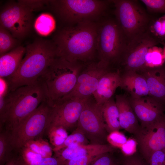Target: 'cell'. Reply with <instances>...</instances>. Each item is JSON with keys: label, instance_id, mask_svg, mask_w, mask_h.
Wrapping results in <instances>:
<instances>
[{"label": "cell", "instance_id": "obj_1", "mask_svg": "<svg viewBox=\"0 0 165 165\" xmlns=\"http://www.w3.org/2000/svg\"><path fill=\"white\" fill-rule=\"evenodd\" d=\"M98 26L94 22L88 20L59 31L53 40L57 56L83 64L94 61L97 52Z\"/></svg>", "mask_w": 165, "mask_h": 165}, {"label": "cell", "instance_id": "obj_2", "mask_svg": "<svg viewBox=\"0 0 165 165\" xmlns=\"http://www.w3.org/2000/svg\"><path fill=\"white\" fill-rule=\"evenodd\" d=\"M25 48V56L17 70L4 79L8 91L36 82L57 57L53 40L37 38Z\"/></svg>", "mask_w": 165, "mask_h": 165}, {"label": "cell", "instance_id": "obj_3", "mask_svg": "<svg viewBox=\"0 0 165 165\" xmlns=\"http://www.w3.org/2000/svg\"><path fill=\"white\" fill-rule=\"evenodd\" d=\"M85 64L57 56L38 79L50 106L72 91Z\"/></svg>", "mask_w": 165, "mask_h": 165}, {"label": "cell", "instance_id": "obj_4", "mask_svg": "<svg viewBox=\"0 0 165 165\" xmlns=\"http://www.w3.org/2000/svg\"><path fill=\"white\" fill-rule=\"evenodd\" d=\"M47 100L44 88L38 81L5 93L6 114L4 129L12 132L42 102Z\"/></svg>", "mask_w": 165, "mask_h": 165}, {"label": "cell", "instance_id": "obj_5", "mask_svg": "<svg viewBox=\"0 0 165 165\" xmlns=\"http://www.w3.org/2000/svg\"><path fill=\"white\" fill-rule=\"evenodd\" d=\"M127 40L116 20L108 19L98 25L97 51L99 61L110 68L118 65Z\"/></svg>", "mask_w": 165, "mask_h": 165}, {"label": "cell", "instance_id": "obj_6", "mask_svg": "<svg viewBox=\"0 0 165 165\" xmlns=\"http://www.w3.org/2000/svg\"><path fill=\"white\" fill-rule=\"evenodd\" d=\"M49 4L63 21L76 24L93 21L105 10L107 1L98 0H52Z\"/></svg>", "mask_w": 165, "mask_h": 165}, {"label": "cell", "instance_id": "obj_7", "mask_svg": "<svg viewBox=\"0 0 165 165\" xmlns=\"http://www.w3.org/2000/svg\"><path fill=\"white\" fill-rule=\"evenodd\" d=\"M115 6L116 20L127 42L145 32L151 20L144 9L136 1H112Z\"/></svg>", "mask_w": 165, "mask_h": 165}, {"label": "cell", "instance_id": "obj_8", "mask_svg": "<svg viewBox=\"0 0 165 165\" xmlns=\"http://www.w3.org/2000/svg\"><path fill=\"white\" fill-rule=\"evenodd\" d=\"M51 108L46 100L43 101L10 133L14 151L18 152L28 141L42 138L45 135Z\"/></svg>", "mask_w": 165, "mask_h": 165}, {"label": "cell", "instance_id": "obj_9", "mask_svg": "<svg viewBox=\"0 0 165 165\" xmlns=\"http://www.w3.org/2000/svg\"><path fill=\"white\" fill-rule=\"evenodd\" d=\"M76 129L83 134L90 144H107L108 133L102 105L98 104L92 96L86 99Z\"/></svg>", "mask_w": 165, "mask_h": 165}, {"label": "cell", "instance_id": "obj_10", "mask_svg": "<svg viewBox=\"0 0 165 165\" xmlns=\"http://www.w3.org/2000/svg\"><path fill=\"white\" fill-rule=\"evenodd\" d=\"M33 11L21 0L9 2L0 11V25L15 38L22 39L31 31Z\"/></svg>", "mask_w": 165, "mask_h": 165}, {"label": "cell", "instance_id": "obj_11", "mask_svg": "<svg viewBox=\"0 0 165 165\" xmlns=\"http://www.w3.org/2000/svg\"><path fill=\"white\" fill-rule=\"evenodd\" d=\"M159 43L147 31L127 42L118 68L121 72L141 71L146 68L144 57L148 50Z\"/></svg>", "mask_w": 165, "mask_h": 165}, {"label": "cell", "instance_id": "obj_12", "mask_svg": "<svg viewBox=\"0 0 165 165\" xmlns=\"http://www.w3.org/2000/svg\"><path fill=\"white\" fill-rule=\"evenodd\" d=\"M86 98L62 99L51 107L47 131L54 127H61L67 131L76 128Z\"/></svg>", "mask_w": 165, "mask_h": 165}, {"label": "cell", "instance_id": "obj_13", "mask_svg": "<svg viewBox=\"0 0 165 165\" xmlns=\"http://www.w3.org/2000/svg\"><path fill=\"white\" fill-rule=\"evenodd\" d=\"M134 135L140 154L148 163L152 153L165 149V114L149 125L140 126Z\"/></svg>", "mask_w": 165, "mask_h": 165}, {"label": "cell", "instance_id": "obj_14", "mask_svg": "<svg viewBox=\"0 0 165 165\" xmlns=\"http://www.w3.org/2000/svg\"><path fill=\"white\" fill-rule=\"evenodd\" d=\"M113 69L99 61L85 64L79 74L73 90L61 100L84 99L92 96L97 89L101 77Z\"/></svg>", "mask_w": 165, "mask_h": 165}, {"label": "cell", "instance_id": "obj_15", "mask_svg": "<svg viewBox=\"0 0 165 165\" xmlns=\"http://www.w3.org/2000/svg\"><path fill=\"white\" fill-rule=\"evenodd\" d=\"M128 97L141 126L149 125L165 114V105L150 96L138 98Z\"/></svg>", "mask_w": 165, "mask_h": 165}, {"label": "cell", "instance_id": "obj_16", "mask_svg": "<svg viewBox=\"0 0 165 165\" xmlns=\"http://www.w3.org/2000/svg\"><path fill=\"white\" fill-rule=\"evenodd\" d=\"M114 148L107 144L73 145L55 152L54 156L64 162L79 157L97 156L107 153H111L114 151Z\"/></svg>", "mask_w": 165, "mask_h": 165}, {"label": "cell", "instance_id": "obj_17", "mask_svg": "<svg viewBox=\"0 0 165 165\" xmlns=\"http://www.w3.org/2000/svg\"><path fill=\"white\" fill-rule=\"evenodd\" d=\"M120 70L114 68L101 77L92 95L98 104L102 105L112 97L116 89L120 87Z\"/></svg>", "mask_w": 165, "mask_h": 165}, {"label": "cell", "instance_id": "obj_18", "mask_svg": "<svg viewBox=\"0 0 165 165\" xmlns=\"http://www.w3.org/2000/svg\"><path fill=\"white\" fill-rule=\"evenodd\" d=\"M139 72L145 79L149 96L165 105V68H145Z\"/></svg>", "mask_w": 165, "mask_h": 165}, {"label": "cell", "instance_id": "obj_19", "mask_svg": "<svg viewBox=\"0 0 165 165\" xmlns=\"http://www.w3.org/2000/svg\"><path fill=\"white\" fill-rule=\"evenodd\" d=\"M120 72V87L130 97L138 98L149 95L145 79L141 73L134 71Z\"/></svg>", "mask_w": 165, "mask_h": 165}, {"label": "cell", "instance_id": "obj_20", "mask_svg": "<svg viewBox=\"0 0 165 165\" xmlns=\"http://www.w3.org/2000/svg\"><path fill=\"white\" fill-rule=\"evenodd\" d=\"M115 101L119 111L121 128L134 134L140 126L128 97L124 94H117L115 96Z\"/></svg>", "mask_w": 165, "mask_h": 165}, {"label": "cell", "instance_id": "obj_21", "mask_svg": "<svg viewBox=\"0 0 165 165\" xmlns=\"http://www.w3.org/2000/svg\"><path fill=\"white\" fill-rule=\"evenodd\" d=\"M25 51V47L19 46L0 56V78L5 79L14 74L19 68Z\"/></svg>", "mask_w": 165, "mask_h": 165}, {"label": "cell", "instance_id": "obj_22", "mask_svg": "<svg viewBox=\"0 0 165 165\" xmlns=\"http://www.w3.org/2000/svg\"><path fill=\"white\" fill-rule=\"evenodd\" d=\"M102 110L108 134L114 131L119 130L121 129L118 109L113 98H111L102 105Z\"/></svg>", "mask_w": 165, "mask_h": 165}, {"label": "cell", "instance_id": "obj_23", "mask_svg": "<svg viewBox=\"0 0 165 165\" xmlns=\"http://www.w3.org/2000/svg\"><path fill=\"white\" fill-rule=\"evenodd\" d=\"M0 131V165H5L14 151L10 133L4 129Z\"/></svg>", "mask_w": 165, "mask_h": 165}, {"label": "cell", "instance_id": "obj_24", "mask_svg": "<svg viewBox=\"0 0 165 165\" xmlns=\"http://www.w3.org/2000/svg\"><path fill=\"white\" fill-rule=\"evenodd\" d=\"M163 50L156 46L150 48L144 57L145 67L153 68L162 66L165 61Z\"/></svg>", "mask_w": 165, "mask_h": 165}, {"label": "cell", "instance_id": "obj_25", "mask_svg": "<svg viewBox=\"0 0 165 165\" xmlns=\"http://www.w3.org/2000/svg\"><path fill=\"white\" fill-rule=\"evenodd\" d=\"M55 24V20L52 16L48 13H43L36 20L35 28L38 34L46 36L54 30Z\"/></svg>", "mask_w": 165, "mask_h": 165}, {"label": "cell", "instance_id": "obj_26", "mask_svg": "<svg viewBox=\"0 0 165 165\" xmlns=\"http://www.w3.org/2000/svg\"><path fill=\"white\" fill-rule=\"evenodd\" d=\"M147 31L159 43L165 42V14L153 20H151Z\"/></svg>", "mask_w": 165, "mask_h": 165}, {"label": "cell", "instance_id": "obj_27", "mask_svg": "<svg viewBox=\"0 0 165 165\" xmlns=\"http://www.w3.org/2000/svg\"><path fill=\"white\" fill-rule=\"evenodd\" d=\"M24 146L41 155L43 158L53 156L52 148L47 142L42 138L30 141L27 142Z\"/></svg>", "mask_w": 165, "mask_h": 165}, {"label": "cell", "instance_id": "obj_28", "mask_svg": "<svg viewBox=\"0 0 165 165\" xmlns=\"http://www.w3.org/2000/svg\"><path fill=\"white\" fill-rule=\"evenodd\" d=\"M90 144L89 141L83 134L80 130L75 129L71 134L68 136L61 145L52 149L53 151L55 153L72 145H85Z\"/></svg>", "mask_w": 165, "mask_h": 165}, {"label": "cell", "instance_id": "obj_29", "mask_svg": "<svg viewBox=\"0 0 165 165\" xmlns=\"http://www.w3.org/2000/svg\"><path fill=\"white\" fill-rule=\"evenodd\" d=\"M17 40L10 32L0 25V55H2L14 49Z\"/></svg>", "mask_w": 165, "mask_h": 165}, {"label": "cell", "instance_id": "obj_30", "mask_svg": "<svg viewBox=\"0 0 165 165\" xmlns=\"http://www.w3.org/2000/svg\"><path fill=\"white\" fill-rule=\"evenodd\" d=\"M46 135L49 139L53 148L61 145L68 136V131L61 127H54L50 129Z\"/></svg>", "mask_w": 165, "mask_h": 165}, {"label": "cell", "instance_id": "obj_31", "mask_svg": "<svg viewBox=\"0 0 165 165\" xmlns=\"http://www.w3.org/2000/svg\"><path fill=\"white\" fill-rule=\"evenodd\" d=\"M125 134L119 130H115L109 133L107 137V142L114 148H120L127 141Z\"/></svg>", "mask_w": 165, "mask_h": 165}, {"label": "cell", "instance_id": "obj_32", "mask_svg": "<svg viewBox=\"0 0 165 165\" xmlns=\"http://www.w3.org/2000/svg\"><path fill=\"white\" fill-rule=\"evenodd\" d=\"M148 11L165 13V0H141Z\"/></svg>", "mask_w": 165, "mask_h": 165}, {"label": "cell", "instance_id": "obj_33", "mask_svg": "<svg viewBox=\"0 0 165 165\" xmlns=\"http://www.w3.org/2000/svg\"><path fill=\"white\" fill-rule=\"evenodd\" d=\"M119 161V165H149L141 155L137 152L131 156L123 155Z\"/></svg>", "mask_w": 165, "mask_h": 165}, {"label": "cell", "instance_id": "obj_34", "mask_svg": "<svg viewBox=\"0 0 165 165\" xmlns=\"http://www.w3.org/2000/svg\"><path fill=\"white\" fill-rule=\"evenodd\" d=\"M110 153L98 156L90 165H119V160L115 159Z\"/></svg>", "mask_w": 165, "mask_h": 165}, {"label": "cell", "instance_id": "obj_35", "mask_svg": "<svg viewBox=\"0 0 165 165\" xmlns=\"http://www.w3.org/2000/svg\"><path fill=\"white\" fill-rule=\"evenodd\" d=\"M138 144L134 138L128 139L120 148L123 156H129L137 152Z\"/></svg>", "mask_w": 165, "mask_h": 165}, {"label": "cell", "instance_id": "obj_36", "mask_svg": "<svg viewBox=\"0 0 165 165\" xmlns=\"http://www.w3.org/2000/svg\"><path fill=\"white\" fill-rule=\"evenodd\" d=\"M98 156H87L76 158L64 161V165H90Z\"/></svg>", "mask_w": 165, "mask_h": 165}, {"label": "cell", "instance_id": "obj_37", "mask_svg": "<svg viewBox=\"0 0 165 165\" xmlns=\"http://www.w3.org/2000/svg\"><path fill=\"white\" fill-rule=\"evenodd\" d=\"M18 165H64V161L60 159L53 156L48 158H44L38 163L27 164L19 162L17 160Z\"/></svg>", "mask_w": 165, "mask_h": 165}, {"label": "cell", "instance_id": "obj_38", "mask_svg": "<svg viewBox=\"0 0 165 165\" xmlns=\"http://www.w3.org/2000/svg\"><path fill=\"white\" fill-rule=\"evenodd\" d=\"M148 163L149 165H165V157L163 151H157L152 153Z\"/></svg>", "mask_w": 165, "mask_h": 165}, {"label": "cell", "instance_id": "obj_39", "mask_svg": "<svg viewBox=\"0 0 165 165\" xmlns=\"http://www.w3.org/2000/svg\"><path fill=\"white\" fill-rule=\"evenodd\" d=\"M21 1L33 11L41 9L44 5L49 3V0H21Z\"/></svg>", "mask_w": 165, "mask_h": 165}, {"label": "cell", "instance_id": "obj_40", "mask_svg": "<svg viewBox=\"0 0 165 165\" xmlns=\"http://www.w3.org/2000/svg\"><path fill=\"white\" fill-rule=\"evenodd\" d=\"M5 165H18L16 152H13L11 156Z\"/></svg>", "mask_w": 165, "mask_h": 165}, {"label": "cell", "instance_id": "obj_41", "mask_svg": "<svg viewBox=\"0 0 165 165\" xmlns=\"http://www.w3.org/2000/svg\"><path fill=\"white\" fill-rule=\"evenodd\" d=\"M163 50V56L164 57V60H165V46L164 47V49Z\"/></svg>", "mask_w": 165, "mask_h": 165}, {"label": "cell", "instance_id": "obj_42", "mask_svg": "<svg viewBox=\"0 0 165 165\" xmlns=\"http://www.w3.org/2000/svg\"><path fill=\"white\" fill-rule=\"evenodd\" d=\"M163 151L164 152L165 157V149L164 150H163Z\"/></svg>", "mask_w": 165, "mask_h": 165}]
</instances>
